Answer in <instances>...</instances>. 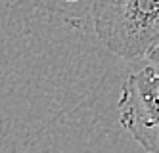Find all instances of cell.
<instances>
[{
  "label": "cell",
  "mask_w": 159,
  "mask_h": 153,
  "mask_svg": "<svg viewBox=\"0 0 159 153\" xmlns=\"http://www.w3.org/2000/svg\"><path fill=\"white\" fill-rule=\"evenodd\" d=\"M94 33L125 61L146 60L159 48V0H92Z\"/></svg>",
  "instance_id": "cell-1"
},
{
  "label": "cell",
  "mask_w": 159,
  "mask_h": 153,
  "mask_svg": "<svg viewBox=\"0 0 159 153\" xmlns=\"http://www.w3.org/2000/svg\"><path fill=\"white\" fill-rule=\"evenodd\" d=\"M119 123L146 153H159V69L129 75L119 98Z\"/></svg>",
  "instance_id": "cell-2"
},
{
  "label": "cell",
  "mask_w": 159,
  "mask_h": 153,
  "mask_svg": "<svg viewBox=\"0 0 159 153\" xmlns=\"http://www.w3.org/2000/svg\"><path fill=\"white\" fill-rule=\"evenodd\" d=\"M146 61H150V65H153V67L159 69V48H155V50H152L150 54H148L146 56Z\"/></svg>",
  "instance_id": "cell-3"
}]
</instances>
